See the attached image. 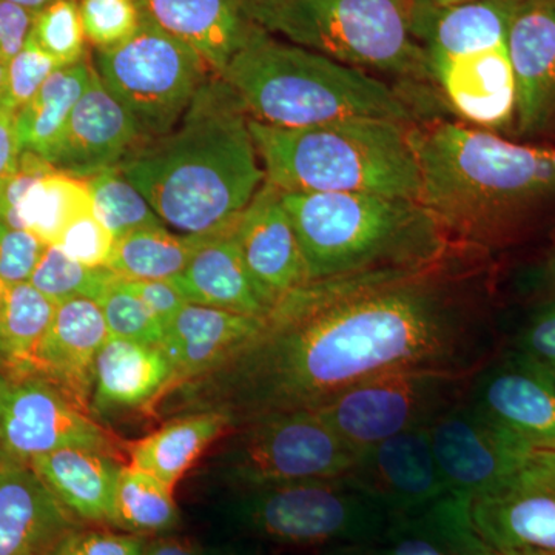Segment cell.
<instances>
[{"mask_svg":"<svg viewBox=\"0 0 555 555\" xmlns=\"http://www.w3.org/2000/svg\"><path fill=\"white\" fill-rule=\"evenodd\" d=\"M485 255L456 246L429 264L310 281L229 360L159 404L221 412L235 429L275 412L317 411L379 375L473 377L495 356Z\"/></svg>","mask_w":555,"mask_h":555,"instance_id":"cell-1","label":"cell"},{"mask_svg":"<svg viewBox=\"0 0 555 555\" xmlns=\"http://www.w3.org/2000/svg\"><path fill=\"white\" fill-rule=\"evenodd\" d=\"M420 203L460 246L488 251L520 238L555 211L554 145L430 119L409 127Z\"/></svg>","mask_w":555,"mask_h":555,"instance_id":"cell-2","label":"cell"},{"mask_svg":"<svg viewBox=\"0 0 555 555\" xmlns=\"http://www.w3.org/2000/svg\"><path fill=\"white\" fill-rule=\"evenodd\" d=\"M118 167L164 225L185 236L228 232L266 181L250 116L217 75L173 129L142 142Z\"/></svg>","mask_w":555,"mask_h":555,"instance_id":"cell-3","label":"cell"},{"mask_svg":"<svg viewBox=\"0 0 555 555\" xmlns=\"http://www.w3.org/2000/svg\"><path fill=\"white\" fill-rule=\"evenodd\" d=\"M219 78L250 119L280 129H305L345 119L418 122L403 91L255 25Z\"/></svg>","mask_w":555,"mask_h":555,"instance_id":"cell-4","label":"cell"},{"mask_svg":"<svg viewBox=\"0 0 555 555\" xmlns=\"http://www.w3.org/2000/svg\"><path fill=\"white\" fill-rule=\"evenodd\" d=\"M310 281L411 268L460 244L420 201L367 193L281 192Z\"/></svg>","mask_w":555,"mask_h":555,"instance_id":"cell-5","label":"cell"},{"mask_svg":"<svg viewBox=\"0 0 555 555\" xmlns=\"http://www.w3.org/2000/svg\"><path fill=\"white\" fill-rule=\"evenodd\" d=\"M406 124L345 119L280 129L250 119L266 182L281 192L367 193L420 199Z\"/></svg>","mask_w":555,"mask_h":555,"instance_id":"cell-6","label":"cell"},{"mask_svg":"<svg viewBox=\"0 0 555 555\" xmlns=\"http://www.w3.org/2000/svg\"><path fill=\"white\" fill-rule=\"evenodd\" d=\"M246 11L269 35L349 67L433 83L411 0H246Z\"/></svg>","mask_w":555,"mask_h":555,"instance_id":"cell-7","label":"cell"},{"mask_svg":"<svg viewBox=\"0 0 555 555\" xmlns=\"http://www.w3.org/2000/svg\"><path fill=\"white\" fill-rule=\"evenodd\" d=\"M219 524L241 540L324 547L377 543L389 514L346 476L225 492Z\"/></svg>","mask_w":555,"mask_h":555,"instance_id":"cell-8","label":"cell"},{"mask_svg":"<svg viewBox=\"0 0 555 555\" xmlns=\"http://www.w3.org/2000/svg\"><path fill=\"white\" fill-rule=\"evenodd\" d=\"M352 451L315 411L258 416L225 436L203 474L228 492L343 477Z\"/></svg>","mask_w":555,"mask_h":555,"instance_id":"cell-9","label":"cell"},{"mask_svg":"<svg viewBox=\"0 0 555 555\" xmlns=\"http://www.w3.org/2000/svg\"><path fill=\"white\" fill-rule=\"evenodd\" d=\"M93 65L145 141L173 129L201 87L215 76L195 50L144 17L129 40L96 50Z\"/></svg>","mask_w":555,"mask_h":555,"instance_id":"cell-10","label":"cell"},{"mask_svg":"<svg viewBox=\"0 0 555 555\" xmlns=\"http://www.w3.org/2000/svg\"><path fill=\"white\" fill-rule=\"evenodd\" d=\"M473 377L437 372L379 375L350 387L315 412L360 454L387 438L433 425L466 397Z\"/></svg>","mask_w":555,"mask_h":555,"instance_id":"cell-11","label":"cell"},{"mask_svg":"<svg viewBox=\"0 0 555 555\" xmlns=\"http://www.w3.org/2000/svg\"><path fill=\"white\" fill-rule=\"evenodd\" d=\"M118 438L30 371L0 367V455L30 463L64 448L119 455Z\"/></svg>","mask_w":555,"mask_h":555,"instance_id":"cell-12","label":"cell"},{"mask_svg":"<svg viewBox=\"0 0 555 555\" xmlns=\"http://www.w3.org/2000/svg\"><path fill=\"white\" fill-rule=\"evenodd\" d=\"M477 534L500 553H555V451H534L513 474L470 499Z\"/></svg>","mask_w":555,"mask_h":555,"instance_id":"cell-13","label":"cell"},{"mask_svg":"<svg viewBox=\"0 0 555 555\" xmlns=\"http://www.w3.org/2000/svg\"><path fill=\"white\" fill-rule=\"evenodd\" d=\"M429 436L449 494L469 500L513 474L537 451L466 397L438 416Z\"/></svg>","mask_w":555,"mask_h":555,"instance_id":"cell-14","label":"cell"},{"mask_svg":"<svg viewBox=\"0 0 555 555\" xmlns=\"http://www.w3.org/2000/svg\"><path fill=\"white\" fill-rule=\"evenodd\" d=\"M467 400L537 451H555V375L517 349L470 378Z\"/></svg>","mask_w":555,"mask_h":555,"instance_id":"cell-15","label":"cell"},{"mask_svg":"<svg viewBox=\"0 0 555 555\" xmlns=\"http://www.w3.org/2000/svg\"><path fill=\"white\" fill-rule=\"evenodd\" d=\"M346 477L392 518L425 509L449 494L429 427L406 430L360 452Z\"/></svg>","mask_w":555,"mask_h":555,"instance_id":"cell-16","label":"cell"},{"mask_svg":"<svg viewBox=\"0 0 555 555\" xmlns=\"http://www.w3.org/2000/svg\"><path fill=\"white\" fill-rule=\"evenodd\" d=\"M248 272L273 306L309 283L305 255L281 190L264 181L230 229Z\"/></svg>","mask_w":555,"mask_h":555,"instance_id":"cell-17","label":"cell"},{"mask_svg":"<svg viewBox=\"0 0 555 555\" xmlns=\"http://www.w3.org/2000/svg\"><path fill=\"white\" fill-rule=\"evenodd\" d=\"M507 51L516 79V124L521 138L555 131V0H520Z\"/></svg>","mask_w":555,"mask_h":555,"instance_id":"cell-18","label":"cell"},{"mask_svg":"<svg viewBox=\"0 0 555 555\" xmlns=\"http://www.w3.org/2000/svg\"><path fill=\"white\" fill-rule=\"evenodd\" d=\"M430 82L463 122L503 130L516 120V79L507 43L427 61Z\"/></svg>","mask_w":555,"mask_h":555,"instance_id":"cell-19","label":"cell"},{"mask_svg":"<svg viewBox=\"0 0 555 555\" xmlns=\"http://www.w3.org/2000/svg\"><path fill=\"white\" fill-rule=\"evenodd\" d=\"M108 337L107 323L96 301L68 299L56 306L30 363L21 371L49 379L79 408L90 411L94 363Z\"/></svg>","mask_w":555,"mask_h":555,"instance_id":"cell-20","label":"cell"},{"mask_svg":"<svg viewBox=\"0 0 555 555\" xmlns=\"http://www.w3.org/2000/svg\"><path fill=\"white\" fill-rule=\"evenodd\" d=\"M142 142L145 139L129 112L105 89L94 68L51 166L72 177L91 178L118 167Z\"/></svg>","mask_w":555,"mask_h":555,"instance_id":"cell-21","label":"cell"},{"mask_svg":"<svg viewBox=\"0 0 555 555\" xmlns=\"http://www.w3.org/2000/svg\"><path fill=\"white\" fill-rule=\"evenodd\" d=\"M79 525L30 463L0 455V555H50Z\"/></svg>","mask_w":555,"mask_h":555,"instance_id":"cell-22","label":"cell"},{"mask_svg":"<svg viewBox=\"0 0 555 555\" xmlns=\"http://www.w3.org/2000/svg\"><path fill=\"white\" fill-rule=\"evenodd\" d=\"M266 317L243 315L192 302L184 306L164 327L159 345L171 371L163 397L229 360L244 343L258 334Z\"/></svg>","mask_w":555,"mask_h":555,"instance_id":"cell-23","label":"cell"},{"mask_svg":"<svg viewBox=\"0 0 555 555\" xmlns=\"http://www.w3.org/2000/svg\"><path fill=\"white\" fill-rule=\"evenodd\" d=\"M142 17L196 51L215 75L228 67L255 24L246 0H137Z\"/></svg>","mask_w":555,"mask_h":555,"instance_id":"cell-24","label":"cell"},{"mask_svg":"<svg viewBox=\"0 0 555 555\" xmlns=\"http://www.w3.org/2000/svg\"><path fill=\"white\" fill-rule=\"evenodd\" d=\"M170 364L159 346L108 337L94 363L90 412L108 416L153 409L169 385Z\"/></svg>","mask_w":555,"mask_h":555,"instance_id":"cell-25","label":"cell"},{"mask_svg":"<svg viewBox=\"0 0 555 555\" xmlns=\"http://www.w3.org/2000/svg\"><path fill=\"white\" fill-rule=\"evenodd\" d=\"M30 465L80 524L116 528V491L124 466L118 456L64 448L36 456Z\"/></svg>","mask_w":555,"mask_h":555,"instance_id":"cell-26","label":"cell"},{"mask_svg":"<svg viewBox=\"0 0 555 555\" xmlns=\"http://www.w3.org/2000/svg\"><path fill=\"white\" fill-rule=\"evenodd\" d=\"M171 281L192 305L250 317H266L272 310L230 230L204 236L189 264Z\"/></svg>","mask_w":555,"mask_h":555,"instance_id":"cell-27","label":"cell"},{"mask_svg":"<svg viewBox=\"0 0 555 555\" xmlns=\"http://www.w3.org/2000/svg\"><path fill=\"white\" fill-rule=\"evenodd\" d=\"M518 2L477 0L454 7L411 2V27L425 51L426 64L437 57L505 46Z\"/></svg>","mask_w":555,"mask_h":555,"instance_id":"cell-28","label":"cell"},{"mask_svg":"<svg viewBox=\"0 0 555 555\" xmlns=\"http://www.w3.org/2000/svg\"><path fill=\"white\" fill-rule=\"evenodd\" d=\"M469 503L448 494L425 509L396 517L375 545L383 555H494L474 529Z\"/></svg>","mask_w":555,"mask_h":555,"instance_id":"cell-29","label":"cell"},{"mask_svg":"<svg viewBox=\"0 0 555 555\" xmlns=\"http://www.w3.org/2000/svg\"><path fill=\"white\" fill-rule=\"evenodd\" d=\"M232 430V422L221 412H185L129 444L130 466L175 489L204 451Z\"/></svg>","mask_w":555,"mask_h":555,"instance_id":"cell-30","label":"cell"},{"mask_svg":"<svg viewBox=\"0 0 555 555\" xmlns=\"http://www.w3.org/2000/svg\"><path fill=\"white\" fill-rule=\"evenodd\" d=\"M94 65L89 56L76 64L57 68L42 89L14 115L22 152L53 160L73 109L89 89Z\"/></svg>","mask_w":555,"mask_h":555,"instance_id":"cell-31","label":"cell"},{"mask_svg":"<svg viewBox=\"0 0 555 555\" xmlns=\"http://www.w3.org/2000/svg\"><path fill=\"white\" fill-rule=\"evenodd\" d=\"M93 211L86 179L54 169L38 179L20 207V228L46 246H56L75 219Z\"/></svg>","mask_w":555,"mask_h":555,"instance_id":"cell-32","label":"cell"},{"mask_svg":"<svg viewBox=\"0 0 555 555\" xmlns=\"http://www.w3.org/2000/svg\"><path fill=\"white\" fill-rule=\"evenodd\" d=\"M204 236L171 233L166 225L116 240L107 268L124 280H171L189 264Z\"/></svg>","mask_w":555,"mask_h":555,"instance_id":"cell-33","label":"cell"},{"mask_svg":"<svg viewBox=\"0 0 555 555\" xmlns=\"http://www.w3.org/2000/svg\"><path fill=\"white\" fill-rule=\"evenodd\" d=\"M54 310L56 305L28 281L0 278V358L7 367L28 366Z\"/></svg>","mask_w":555,"mask_h":555,"instance_id":"cell-34","label":"cell"},{"mask_svg":"<svg viewBox=\"0 0 555 555\" xmlns=\"http://www.w3.org/2000/svg\"><path fill=\"white\" fill-rule=\"evenodd\" d=\"M179 524L173 488L145 470L124 465L116 491V528L152 539L170 534Z\"/></svg>","mask_w":555,"mask_h":555,"instance_id":"cell-35","label":"cell"},{"mask_svg":"<svg viewBox=\"0 0 555 555\" xmlns=\"http://www.w3.org/2000/svg\"><path fill=\"white\" fill-rule=\"evenodd\" d=\"M93 201L94 217L100 219L115 240L137 230L164 225L149 201L124 177L119 167L86 179Z\"/></svg>","mask_w":555,"mask_h":555,"instance_id":"cell-36","label":"cell"},{"mask_svg":"<svg viewBox=\"0 0 555 555\" xmlns=\"http://www.w3.org/2000/svg\"><path fill=\"white\" fill-rule=\"evenodd\" d=\"M119 280L108 268H89L68 258L57 246H47L28 283L54 305L73 298L100 301Z\"/></svg>","mask_w":555,"mask_h":555,"instance_id":"cell-37","label":"cell"},{"mask_svg":"<svg viewBox=\"0 0 555 555\" xmlns=\"http://www.w3.org/2000/svg\"><path fill=\"white\" fill-rule=\"evenodd\" d=\"M30 39L62 67L82 61L87 56V38L79 0H53L36 13Z\"/></svg>","mask_w":555,"mask_h":555,"instance_id":"cell-38","label":"cell"},{"mask_svg":"<svg viewBox=\"0 0 555 555\" xmlns=\"http://www.w3.org/2000/svg\"><path fill=\"white\" fill-rule=\"evenodd\" d=\"M107 323L109 337L159 346L164 326L152 310L124 284L122 278L98 301Z\"/></svg>","mask_w":555,"mask_h":555,"instance_id":"cell-39","label":"cell"},{"mask_svg":"<svg viewBox=\"0 0 555 555\" xmlns=\"http://www.w3.org/2000/svg\"><path fill=\"white\" fill-rule=\"evenodd\" d=\"M86 38L96 50H109L129 40L142 24L137 0H79Z\"/></svg>","mask_w":555,"mask_h":555,"instance_id":"cell-40","label":"cell"},{"mask_svg":"<svg viewBox=\"0 0 555 555\" xmlns=\"http://www.w3.org/2000/svg\"><path fill=\"white\" fill-rule=\"evenodd\" d=\"M61 67L60 62L28 38L24 49L7 64V105L10 112L16 115Z\"/></svg>","mask_w":555,"mask_h":555,"instance_id":"cell-41","label":"cell"},{"mask_svg":"<svg viewBox=\"0 0 555 555\" xmlns=\"http://www.w3.org/2000/svg\"><path fill=\"white\" fill-rule=\"evenodd\" d=\"M115 243V236L94 217L93 211H90L68 225L56 246L80 264L89 268H107Z\"/></svg>","mask_w":555,"mask_h":555,"instance_id":"cell-42","label":"cell"},{"mask_svg":"<svg viewBox=\"0 0 555 555\" xmlns=\"http://www.w3.org/2000/svg\"><path fill=\"white\" fill-rule=\"evenodd\" d=\"M145 543V537L79 525L62 537L50 555H142Z\"/></svg>","mask_w":555,"mask_h":555,"instance_id":"cell-43","label":"cell"},{"mask_svg":"<svg viewBox=\"0 0 555 555\" xmlns=\"http://www.w3.org/2000/svg\"><path fill=\"white\" fill-rule=\"evenodd\" d=\"M46 247L27 230L10 228L0 219V278L28 281Z\"/></svg>","mask_w":555,"mask_h":555,"instance_id":"cell-44","label":"cell"},{"mask_svg":"<svg viewBox=\"0 0 555 555\" xmlns=\"http://www.w3.org/2000/svg\"><path fill=\"white\" fill-rule=\"evenodd\" d=\"M516 349L555 375V297L542 299L521 331Z\"/></svg>","mask_w":555,"mask_h":555,"instance_id":"cell-45","label":"cell"},{"mask_svg":"<svg viewBox=\"0 0 555 555\" xmlns=\"http://www.w3.org/2000/svg\"><path fill=\"white\" fill-rule=\"evenodd\" d=\"M53 170L54 167L49 160L40 158L35 153L22 152L20 170L0 193V219L5 224L21 230L17 214H20L22 201L38 179Z\"/></svg>","mask_w":555,"mask_h":555,"instance_id":"cell-46","label":"cell"},{"mask_svg":"<svg viewBox=\"0 0 555 555\" xmlns=\"http://www.w3.org/2000/svg\"><path fill=\"white\" fill-rule=\"evenodd\" d=\"M124 284L138 295L158 318L164 327L189 305L171 280H124Z\"/></svg>","mask_w":555,"mask_h":555,"instance_id":"cell-47","label":"cell"},{"mask_svg":"<svg viewBox=\"0 0 555 555\" xmlns=\"http://www.w3.org/2000/svg\"><path fill=\"white\" fill-rule=\"evenodd\" d=\"M36 13L0 0V61L9 64L27 43Z\"/></svg>","mask_w":555,"mask_h":555,"instance_id":"cell-48","label":"cell"},{"mask_svg":"<svg viewBox=\"0 0 555 555\" xmlns=\"http://www.w3.org/2000/svg\"><path fill=\"white\" fill-rule=\"evenodd\" d=\"M246 543L247 540L236 539L221 545H204L189 537L167 534L147 539L142 555H238Z\"/></svg>","mask_w":555,"mask_h":555,"instance_id":"cell-49","label":"cell"},{"mask_svg":"<svg viewBox=\"0 0 555 555\" xmlns=\"http://www.w3.org/2000/svg\"><path fill=\"white\" fill-rule=\"evenodd\" d=\"M21 155L14 113L0 112V193L20 170Z\"/></svg>","mask_w":555,"mask_h":555,"instance_id":"cell-50","label":"cell"},{"mask_svg":"<svg viewBox=\"0 0 555 555\" xmlns=\"http://www.w3.org/2000/svg\"><path fill=\"white\" fill-rule=\"evenodd\" d=\"M529 291L542 299L555 297V246L528 270Z\"/></svg>","mask_w":555,"mask_h":555,"instance_id":"cell-51","label":"cell"},{"mask_svg":"<svg viewBox=\"0 0 555 555\" xmlns=\"http://www.w3.org/2000/svg\"><path fill=\"white\" fill-rule=\"evenodd\" d=\"M318 555H383L375 543H352L324 547Z\"/></svg>","mask_w":555,"mask_h":555,"instance_id":"cell-52","label":"cell"},{"mask_svg":"<svg viewBox=\"0 0 555 555\" xmlns=\"http://www.w3.org/2000/svg\"><path fill=\"white\" fill-rule=\"evenodd\" d=\"M5 2L20 5L22 9L33 11V13H39L40 10L46 9L53 0H5Z\"/></svg>","mask_w":555,"mask_h":555,"instance_id":"cell-53","label":"cell"},{"mask_svg":"<svg viewBox=\"0 0 555 555\" xmlns=\"http://www.w3.org/2000/svg\"><path fill=\"white\" fill-rule=\"evenodd\" d=\"M0 112H10L7 105V64L0 61Z\"/></svg>","mask_w":555,"mask_h":555,"instance_id":"cell-54","label":"cell"},{"mask_svg":"<svg viewBox=\"0 0 555 555\" xmlns=\"http://www.w3.org/2000/svg\"><path fill=\"white\" fill-rule=\"evenodd\" d=\"M411 2L443 9V7L462 5V3L477 2V0H411ZM514 2H520V0H514Z\"/></svg>","mask_w":555,"mask_h":555,"instance_id":"cell-55","label":"cell"},{"mask_svg":"<svg viewBox=\"0 0 555 555\" xmlns=\"http://www.w3.org/2000/svg\"><path fill=\"white\" fill-rule=\"evenodd\" d=\"M238 555H268L266 554L264 547H262L261 543L250 542L247 540L246 546L241 551Z\"/></svg>","mask_w":555,"mask_h":555,"instance_id":"cell-56","label":"cell"},{"mask_svg":"<svg viewBox=\"0 0 555 555\" xmlns=\"http://www.w3.org/2000/svg\"><path fill=\"white\" fill-rule=\"evenodd\" d=\"M494 555H555V553H543V551H520V553H500L494 550Z\"/></svg>","mask_w":555,"mask_h":555,"instance_id":"cell-57","label":"cell"},{"mask_svg":"<svg viewBox=\"0 0 555 555\" xmlns=\"http://www.w3.org/2000/svg\"><path fill=\"white\" fill-rule=\"evenodd\" d=\"M5 366V363H3L2 358H0V367Z\"/></svg>","mask_w":555,"mask_h":555,"instance_id":"cell-58","label":"cell"}]
</instances>
